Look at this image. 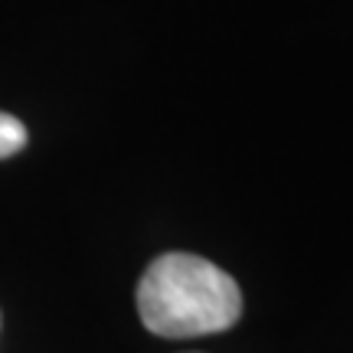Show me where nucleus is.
<instances>
[{
  "mask_svg": "<svg viewBox=\"0 0 353 353\" xmlns=\"http://www.w3.org/2000/svg\"><path fill=\"white\" fill-rule=\"evenodd\" d=\"M138 314L151 334L170 341L219 334L239 321L242 291L210 259L167 252L141 275Z\"/></svg>",
  "mask_w": 353,
  "mask_h": 353,
  "instance_id": "1",
  "label": "nucleus"
},
{
  "mask_svg": "<svg viewBox=\"0 0 353 353\" xmlns=\"http://www.w3.org/2000/svg\"><path fill=\"white\" fill-rule=\"evenodd\" d=\"M26 148V128L13 118V114L0 112V161L3 157H13Z\"/></svg>",
  "mask_w": 353,
  "mask_h": 353,
  "instance_id": "2",
  "label": "nucleus"
}]
</instances>
